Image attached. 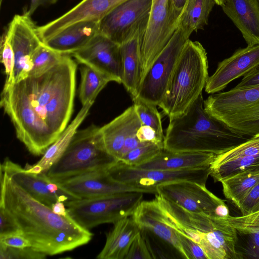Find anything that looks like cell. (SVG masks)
I'll use <instances>...</instances> for the list:
<instances>
[{"mask_svg": "<svg viewBox=\"0 0 259 259\" xmlns=\"http://www.w3.org/2000/svg\"><path fill=\"white\" fill-rule=\"evenodd\" d=\"M77 64L70 55L38 77L3 87L0 105L29 152L43 155L67 126L74 107Z\"/></svg>", "mask_w": 259, "mask_h": 259, "instance_id": "6da1fadb", "label": "cell"}, {"mask_svg": "<svg viewBox=\"0 0 259 259\" xmlns=\"http://www.w3.org/2000/svg\"><path fill=\"white\" fill-rule=\"evenodd\" d=\"M0 206L13 219L35 250L47 255L71 251L88 243L93 234L70 215L57 214L1 170Z\"/></svg>", "mask_w": 259, "mask_h": 259, "instance_id": "7a4b0ae2", "label": "cell"}, {"mask_svg": "<svg viewBox=\"0 0 259 259\" xmlns=\"http://www.w3.org/2000/svg\"><path fill=\"white\" fill-rule=\"evenodd\" d=\"M201 95L183 114L169 119L164 148L175 152L225 153L252 136L238 133L210 115Z\"/></svg>", "mask_w": 259, "mask_h": 259, "instance_id": "3957f363", "label": "cell"}, {"mask_svg": "<svg viewBox=\"0 0 259 259\" xmlns=\"http://www.w3.org/2000/svg\"><path fill=\"white\" fill-rule=\"evenodd\" d=\"M207 53L198 41L185 45L158 106L169 119L184 114L202 95L208 78Z\"/></svg>", "mask_w": 259, "mask_h": 259, "instance_id": "277c9868", "label": "cell"}, {"mask_svg": "<svg viewBox=\"0 0 259 259\" xmlns=\"http://www.w3.org/2000/svg\"><path fill=\"white\" fill-rule=\"evenodd\" d=\"M118 161L105 147L100 127L92 124L77 130L61 157L46 173L53 181L107 170Z\"/></svg>", "mask_w": 259, "mask_h": 259, "instance_id": "5b68a950", "label": "cell"}, {"mask_svg": "<svg viewBox=\"0 0 259 259\" xmlns=\"http://www.w3.org/2000/svg\"><path fill=\"white\" fill-rule=\"evenodd\" d=\"M205 111L234 131L259 134V85L213 94L204 101Z\"/></svg>", "mask_w": 259, "mask_h": 259, "instance_id": "8992f818", "label": "cell"}, {"mask_svg": "<svg viewBox=\"0 0 259 259\" xmlns=\"http://www.w3.org/2000/svg\"><path fill=\"white\" fill-rule=\"evenodd\" d=\"M143 193L125 192L81 198L65 203L69 213L80 226L90 230L132 215L143 201Z\"/></svg>", "mask_w": 259, "mask_h": 259, "instance_id": "52a82bcc", "label": "cell"}, {"mask_svg": "<svg viewBox=\"0 0 259 259\" xmlns=\"http://www.w3.org/2000/svg\"><path fill=\"white\" fill-rule=\"evenodd\" d=\"M191 34L181 26L178 27L142 79L136 98L156 106L159 105L182 51Z\"/></svg>", "mask_w": 259, "mask_h": 259, "instance_id": "ba28073f", "label": "cell"}, {"mask_svg": "<svg viewBox=\"0 0 259 259\" xmlns=\"http://www.w3.org/2000/svg\"><path fill=\"white\" fill-rule=\"evenodd\" d=\"M179 27L170 0H152L141 47V79Z\"/></svg>", "mask_w": 259, "mask_h": 259, "instance_id": "9c48e42d", "label": "cell"}, {"mask_svg": "<svg viewBox=\"0 0 259 259\" xmlns=\"http://www.w3.org/2000/svg\"><path fill=\"white\" fill-rule=\"evenodd\" d=\"M156 190L157 194L188 211L218 218L229 215L224 201L209 191L205 185L179 181L158 185Z\"/></svg>", "mask_w": 259, "mask_h": 259, "instance_id": "30bf717a", "label": "cell"}, {"mask_svg": "<svg viewBox=\"0 0 259 259\" xmlns=\"http://www.w3.org/2000/svg\"><path fill=\"white\" fill-rule=\"evenodd\" d=\"M152 0H127L121 4L99 23V32L121 45L139 30L146 31Z\"/></svg>", "mask_w": 259, "mask_h": 259, "instance_id": "8fae6325", "label": "cell"}, {"mask_svg": "<svg viewBox=\"0 0 259 259\" xmlns=\"http://www.w3.org/2000/svg\"><path fill=\"white\" fill-rule=\"evenodd\" d=\"M107 171L110 177L116 182L142 187H156L179 181H189L205 185L210 172V167L179 170L143 169L120 161Z\"/></svg>", "mask_w": 259, "mask_h": 259, "instance_id": "7c38bea8", "label": "cell"}, {"mask_svg": "<svg viewBox=\"0 0 259 259\" xmlns=\"http://www.w3.org/2000/svg\"><path fill=\"white\" fill-rule=\"evenodd\" d=\"M133 217L144 235L152 238L145 239L148 244L153 243L150 246L153 258H155L156 247H157L156 258H160L159 245L160 247L163 245L166 248L173 250L182 257L187 259L178 237L175 230L166 223L156 197L152 200L142 201Z\"/></svg>", "mask_w": 259, "mask_h": 259, "instance_id": "4fadbf2b", "label": "cell"}, {"mask_svg": "<svg viewBox=\"0 0 259 259\" xmlns=\"http://www.w3.org/2000/svg\"><path fill=\"white\" fill-rule=\"evenodd\" d=\"M36 28L31 16L25 12L15 15L6 30L10 35L14 54L13 84L29 76L32 56L43 42Z\"/></svg>", "mask_w": 259, "mask_h": 259, "instance_id": "5bb4252c", "label": "cell"}, {"mask_svg": "<svg viewBox=\"0 0 259 259\" xmlns=\"http://www.w3.org/2000/svg\"><path fill=\"white\" fill-rule=\"evenodd\" d=\"M54 181L79 199L132 192L157 194L156 187H142L116 182L110 177L107 170L87 172Z\"/></svg>", "mask_w": 259, "mask_h": 259, "instance_id": "9a60e30c", "label": "cell"}, {"mask_svg": "<svg viewBox=\"0 0 259 259\" xmlns=\"http://www.w3.org/2000/svg\"><path fill=\"white\" fill-rule=\"evenodd\" d=\"M1 170L6 172L17 184L35 199L49 207L58 201H67L79 198L62 188L46 174H34L26 170L19 164L7 158L1 165Z\"/></svg>", "mask_w": 259, "mask_h": 259, "instance_id": "2e32d148", "label": "cell"}, {"mask_svg": "<svg viewBox=\"0 0 259 259\" xmlns=\"http://www.w3.org/2000/svg\"><path fill=\"white\" fill-rule=\"evenodd\" d=\"M71 55L78 63L90 67L110 81L122 83L120 46L105 36L97 34L87 45Z\"/></svg>", "mask_w": 259, "mask_h": 259, "instance_id": "e0dca14e", "label": "cell"}, {"mask_svg": "<svg viewBox=\"0 0 259 259\" xmlns=\"http://www.w3.org/2000/svg\"><path fill=\"white\" fill-rule=\"evenodd\" d=\"M127 0H82L70 10L42 26H37L43 42L68 27L83 21L99 22L115 8Z\"/></svg>", "mask_w": 259, "mask_h": 259, "instance_id": "ac0fdd59", "label": "cell"}, {"mask_svg": "<svg viewBox=\"0 0 259 259\" xmlns=\"http://www.w3.org/2000/svg\"><path fill=\"white\" fill-rule=\"evenodd\" d=\"M259 66V44L235 52L219 63L215 72L208 77L205 87L208 94H215L233 80L244 76Z\"/></svg>", "mask_w": 259, "mask_h": 259, "instance_id": "d6986e66", "label": "cell"}, {"mask_svg": "<svg viewBox=\"0 0 259 259\" xmlns=\"http://www.w3.org/2000/svg\"><path fill=\"white\" fill-rule=\"evenodd\" d=\"M141 125L133 105L110 122L100 127L107 152L118 161L125 140L136 134Z\"/></svg>", "mask_w": 259, "mask_h": 259, "instance_id": "ffe728a7", "label": "cell"}, {"mask_svg": "<svg viewBox=\"0 0 259 259\" xmlns=\"http://www.w3.org/2000/svg\"><path fill=\"white\" fill-rule=\"evenodd\" d=\"M221 7L247 46L259 44V0H225Z\"/></svg>", "mask_w": 259, "mask_h": 259, "instance_id": "44dd1931", "label": "cell"}, {"mask_svg": "<svg viewBox=\"0 0 259 259\" xmlns=\"http://www.w3.org/2000/svg\"><path fill=\"white\" fill-rule=\"evenodd\" d=\"M216 156L212 153L175 152L164 148L149 161L134 167L166 170L205 168L210 167Z\"/></svg>", "mask_w": 259, "mask_h": 259, "instance_id": "7402d4cb", "label": "cell"}, {"mask_svg": "<svg viewBox=\"0 0 259 259\" xmlns=\"http://www.w3.org/2000/svg\"><path fill=\"white\" fill-rule=\"evenodd\" d=\"M145 30H139L120 45L122 83L132 99L137 97L141 81V47Z\"/></svg>", "mask_w": 259, "mask_h": 259, "instance_id": "603a6c76", "label": "cell"}, {"mask_svg": "<svg viewBox=\"0 0 259 259\" xmlns=\"http://www.w3.org/2000/svg\"><path fill=\"white\" fill-rule=\"evenodd\" d=\"M98 21H83L72 25L44 42L62 54L71 55L87 45L99 32Z\"/></svg>", "mask_w": 259, "mask_h": 259, "instance_id": "cb8c5ba5", "label": "cell"}, {"mask_svg": "<svg viewBox=\"0 0 259 259\" xmlns=\"http://www.w3.org/2000/svg\"><path fill=\"white\" fill-rule=\"evenodd\" d=\"M106 234L105 245L98 259H125L128 249L140 229L133 215L118 220Z\"/></svg>", "mask_w": 259, "mask_h": 259, "instance_id": "d4e9b609", "label": "cell"}, {"mask_svg": "<svg viewBox=\"0 0 259 259\" xmlns=\"http://www.w3.org/2000/svg\"><path fill=\"white\" fill-rule=\"evenodd\" d=\"M93 104V102H89L82 105L73 120L48 148L40 159L33 165L27 164L24 168L26 170L37 174H46L63 155Z\"/></svg>", "mask_w": 259, "mask_h": 259, "instance_id": "484cf974", "label": "cell"}, {"mask_svg": "<svg viewBox=\"0 0 259 259\" xmlns=\"http://www.w3.org/2000/svg\"><path fill=\"white\" fill-rule=\"evenodd\" d=\"M225 197L237 208L251 190L259 182V170H247L221 180Z\"/></svg>", "mask_w": 259, "mask_h": 259, "instance_id": "4316f807", "label": "cell"}, {"mask_svg": "<svg viewBox=\"0 0 259 259\" xmlns=\"http://www.w3.org/2000/svg\"><path fill=\"white\" fill-rule=\"evenodd\" d=\"M215 0H188L179 20V26L190 32L203 29L208 24Z\"/></svg>", "mask_w": 259, "mask_h": 259, "instance_id": "83f0119b", "label": "cell"}, {"mask_svg": "<svg viewBox=\"0 0 259 259\" xmlns=\"http://www.w3.org/2000/svg\"><path fill=\"white\" fill-rule=\"evenodd\" d=\"M81 81L79 97L82 105L94 103L99 94L110 80L90 67L82 65L80 68Z\"/></svg>", "mask_w": 259, "mask_h": 259, "instance_id": "f1b7e54d", "label": "cell"}, {"mask_svg": "<svg viewBox=\"0 0 259 259\" xmlns=\"http://www.w3.org/2000/svg\"><path fill=\"white\" fill-rule=\"evenodd\" d=\"M247 170H259V155L238 157L210 166V175L215 182Z\"/></svg>", "mask_w": 259, "mask_h": 259, "instance_id": "f546056e", "label": "cell"}, {"mask_svg": "<svg viewBox=\"0 0 259 259\" xmlns=\"http://www.w3.org/2000/svg\"><path fill=\"white\" fill-rule=\"evenodd\" d=\"M64 55L49 48L42 42L32 56V67L28 76L42 75L60 62Z\"/></svg>", "mask_w": 259, "mask_h": 259, "instance_id": "4dcf8cb0", "label": "cell"}, {"mask_svg": "<svg viewBox=\"0 0 259 259\" xmlns=\"http://www.w3.org/2000/svg\"><path fill=\"white\" fill-rule=\"evenodd\" d=\"M136 113L142 125L153 128L158 136L164 140L161 118L156 105L146 102L139 98L133 99Z\"/></svg>", "mask_w": 259, "mask_h": 259, "instance_id": "1f68e13d", "label": "cell"}, {"mask_svg": "<svg viewBox=\"0 0 259 259\" xmlns=\"http://www.w3.org/2000/svg\"><path fill=\"white\" fill-rule=\"evenodd\" d=\"M259 155V134L232 149L216 156L211 164H218L240 157Z\"/></svg>", "mask_w": 259, "mask_h": 259, "instance_id": "d6a6232c", "label": "cell"}, {"mask_svg": "<svg viewBox=\"0 0 259 259\" xmlns=\"http://www.w3.org/2000/svg\"><path fill=\"white\" fill-rule=\"evenodd\" d=\"M163 149L156 144L147 143L129 151L119 161L128 165L138 166L150 160Z\"/></svg>", "mask_w": 259, "mask_h": 259, "instance_id": "836d02e7", "label": "cell"}, {"mask_svg": "<svg viewBox=\"0 0 259 259\" xmlns=\"http://www.w3.org/2000/svg\"><path fill=\"white\" fill-rule=\"evenodd\" d=\"M215 218L220 222L233 227L242 234L246 235L259 232V211L239 217L228 215L224 218Z\"/></svg>", "mask_w": 259, "mask_h": 259, "instance_id": "e575fe53", "label": "cell"}, {"mask_svg": "<svg viewBox=\"0 0 259 259\" xmlns=\"http://www.w3.org/2000/svg\"><path fill=\"white\" fill-rule=\"evenodd\" d=\"M0 60L4 66L6 75L4 87H7L13 83L15 59L10 37L6 30L1 38Z\"/></svg>", "mask_w": 259, "mask_h": 259, "instance_id": "d590c367", "label": "cell"}, {"mask_svg": "<svg viewBox=\"0 0 259 259\" xmlns=\"http://www.w3.org/2000/svg\"><path fill=\"white\" fill-rule=\"evenodd\" d=\"M47 255L31 246L24 248H14L0 244L1 259H42Z\"/></svg>", "mask_w": 259, "mask_h": 259, "instance_id": "8d00e7d4", "label": "cell"}, {"mask_svg": "<svg viewBox=\"0 0 259 259\" xmlns=\"http://www.w3.org/2000/svg\"><path fill=\"white\" fill-rule=\"evenodd\" d=\"M152 254L143 233L140 231L132 243L125 259H152Z\"/></svg>", "mask_w": 259, "mask_h": 259, "instance_id": "74e56055", "label": "cell"}, {"mask_svg": "<svg viewBox=\"0 0 259 259\" xmlns=\"http://www.w3.org/2000/svg\"><path fill=\"white\" fill-rule=\"evenodd\" d=\"M238 208L243 215L259 211V182L246 195Z\"/></svg>", "mask_w": 259, "mask_h": 259, "instance_id": "f35d334b", "label": "cell"}, {"mask_svg": "<svg viewBox=\"0 0 259 259\" xmlns=\"http://www.w3.org/2000/svg\"><path fill=\"white\" fill-rule=\"evenodd\" d=\"M187 259H207L201 247L191 239L175 231Z\"/></svg>", "mask_w": 259, "mask_h": 259, "instance_id": "ab89813d", "label": "cell"}, {"mask_svg": "<svg viewBox=\"0 0 259 259\" xmlns=\"http://www.w3.org/2000/svg\"><path fill=\"white\" fill-rule=\"evenodd\" d=\"M136 135L142 143H151L164 148V140L160 138L155 131L150 126L141 125Z\"/></svg>", "mask_w": 259, "mask_h": 259, "instance_id": "60d3db41", "label": "cell"}, {"mask_svg": "<svg viewBox=\"0 0 259 259\" xmlns=\"http://www.w3.org/2000/svg\"><path fill=\"white\" fill-rule=\"evenodd\" d=\"M0 236L14 233H22L12 217L1 206H0Z\"/></svg>", "mask_w": 259, "mask_h": 259, "instance_id": "b9f144b4", "label": "cell"}, {"mask_svg": "<svg viewBox=\"0 0 259 259\" xmlns=\"http://www.w3.org/2000/svg\"><path fill=\"white\" fill-rule=\"evenodd\" d=\"M0 244L19 248L31 246L30 241L20 233L0 236Z\"/></svg>", "mask_w": 259, "mask_h": 259, "instance_id": "7bdbcfd3", "label": "cell"}, {"mask_svg": "<svg viewBox=\"0 0 259 259\" xmlns=\"http://www.w3.org/2000/svg\"><path fill=\"white\" fill-rule=\"evenodd\" d=\"M246 235L247 239L244 254L247 258L259 259V232Z\"/></svg>", "mask_w": 259, "mask_h": 259, "instance_id": "ee69618b", "label": "cell"}, {"mask_svg": "<svg viewBox=\"0 0 259 259\" xmlns=\"http://www.w3.org/2000/svg\"><path fill=\"white\" fill-rule=\"evenodd\" d=\"M257 85H259V66L243 76L242 80L234 88L243 89Z\"/></svg>", "mask_w": 259, "mask_h": 259, "instance_id": "f6af8a7d", "label": "cell"}, {"mask_svg": "<svg viewBox=\"0 0 259 259\" xmlns=\"http://www.w3.org/2000/svg\"><path fill=\"white\" fill-rule=\"evenodd\" d=\"M188 0H170L172 10L176 17L179 20L182 14Z\"/></svg>", "mask_w": 259, "mask_h": 259, "instance_id": "bcb514c9", "label": "cell"}, {"mask_svg": "<svg viewBox=\"0 0 259 259\" xmlns=\"http://www.w3.org/2000/svg\"><path fill=\"white\" fill-rule=\"evenodd\" d=\"M57 0H31L29 9L25 12L31 16L38 7L42 5L54 4Z\"/></svg>", "mask_w": 259, "mask_h": 259, "instance_id": "7dc6e473", "label": "cell"}, {"mask_svg": "<svg viewBox=\"0 0 259 259\" xmlns=\"http://www.w3.org/2000/svg\"><path fill=\"white\" fill-rule=\"evenodd\" d=\"M51 209L54 212L57 214L64 217L69 215L65 204L63 202L59 201H57L52 205Z\"/></svg>", "mask_w": 259, "mask_h": 259, "instance_id": "c3c4849f", "label": "cell"}, {"mask_svg": "<svg viewBox=\"0 0 259 259\" xmlns=\"http://www.w3.org/2000/svg\"><path fill=\"white\" fill-rule=\"evenodd\" d=\"M225 0H215L217 5L222 6L224 4Z\"/></svg>", "mask_w": 259, "mask_h": 259, "instance_id": "681fc988", "label": "cell"}, {"mask_svg": "<svg viewBox=\"0 0 259 259\" xmlns=\"http://www.w3.org/2000/svg\"><path fill=\"white\" fill-rule=\"evenodd\" d=\"M3 0H0V5H2Z\"/></svg>", "mask_w": 259, "mask_h": 259, "instance_id": "f907efd6", "label": "cell"}]
</instances>
